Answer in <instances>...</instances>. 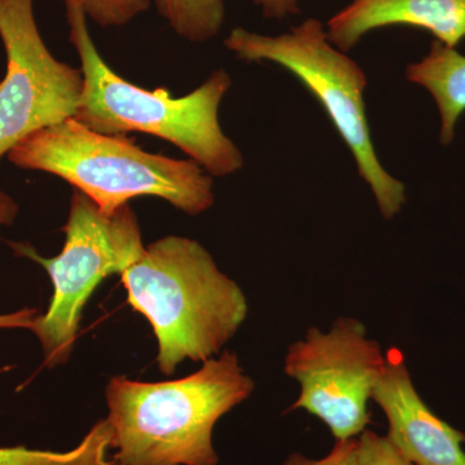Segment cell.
I'll use <instances>...</instances> for the list:
<instances>
[{
	"instance_id": "9",
	"label": "cell",
	"mask_w": 465,
	"mask_h": 465,
	"mask_svg": "<svg viewBox=\"0 0 465 465\" xmlns=\"http://www.w3.org/2000/svg\"><path fill=\"white\" fill-rule=\"evenodd\" d=\"M372 401L387 416L388 439L410 463L465 465V434L421 399L400 351H388Z\"/></svg>"
},
{
	"instance_id": "3",
	"label": "cell",
	"mask_w": 465,
	"mask_h": 465,
	"mask_svg": "<svg viewBox=\"0 0 465 465\" xmlns=\"http://www.w3.org/2000/svg\"><path fill=\"white\" fill-rule=\"evenodd\" d=\"M121 280L131 307L157 338L164 375H173L183 361L219 356L249 313L238 283L192 238L170 235L143 247Z\"/></svg>"
},
{
	"instance_id": "13",
	"label": "cell",
	"mask_w": 465,
	"mask_h": 465,
	"mask_svg": "<svg viewBox=\"0 0 465 465\" xmlns=\"http://www.w3.org/2000/svg\"><path fill=\"white\" fill-rule=\"evenodd\" d=\"M174 33L186 41H210L222 30L224 0H152Z\"/></svg>"
},
{
	"instance_id": "17",
	"label": "cell",
	"mask_w": 465,
	"mask_h": 465,
	"mask_svg": "<svg viewBox=\"0 0 465 465\" xmlns=\"http://www.w3.org/2000/svg\"><path fill=\"white\" fill-rule=\"evenodd\" d=\"M266 18L282 20L287 16L298 14L300 0H252Z\"/></svg>"
},
{
	"instance_id": "2",
	"label": "cell",
	"mask_w": 465,
	"mask_h": 465,
	"mask_svg": "<svg viewBox=\"0 0 465 465\" xmlns=\"http://www.w3.org/2000/svg\"><path fill=\"white\" fill-rule=\"evenodd\" d=\"M70 42L81 60L84 92L76 121L106 134L140 133L177 146L211 176L240 171L243 155L220 124L219 109L232 85L220 69L191 94L173 97L167 88L146 90L127 81L101 56L82 0H63Z\"/></svg>"
},
{
	"instance_id": "10",
	"label": "cell",
	"mask_w": 465,
	"mask_h": 465,
	"mask_svg": "<svg viewBox=\"0 0 465 465\" xmlns=\"http://www.w3.org/2000/svg\"><path fill=\"white\" fill-rule=\"evenodd\" d=\"M391 25L418 27L457 48L465 39V0H353L330 18L327 35L347 52L366 34Z\"/></svg>"
},
{
	"instance_id": "16",
	"label": "cell",
	"mask_w": 465,
	"mask_h": 465,
	"mask_svg": "<svg viewBox=\"0 0 465 465\" xmlns=\"http://www.w3.org/2000/svg\"><path fill=\"white\" fill-rule=\"evenodd\" d=\"M282 465H358V440H336L331 451L321 459H311L295 452L289 455Z\"/></svg>"
},
{
	"instance_id": "19",
	"label": "cell",
	"mask_w": 465,
	"mask_h": 465,
	"mask_svg": "<svg viewBox=\"0 0 465 465\" xmlns=\"http://www.w3.org/2000/svg\"><path fill=\"white\" fill-rule=\"evenodd\" d=\"M18 213L16 202L0 189V228L14 224Z\"/></svg>"
},
{
	"instance_id": "15",
	"label": "cell",
	"mask_w": 465,
	"mask_h": 465,
	"mask_svg": "<svg viewBox=\"0 0 465 465\" xmlns=\"http://www.w3.org/2000/svg\"><path fill=\"white\" fill-rule=\"evenodd\" d=\"M358 440V465H412L387 436L363 430Z\"/></svg>"
},
{
	"instance_id": "4",
	"label": "cell",
	"mask_w": 465,
	"mask_h": 465,
	"mask_svg": "<svg viewBox=\"0 0 465 465\" xmlns=\"http://www.w3.org/2000/svg\"><path fill=\"white\" fill-rule=\"evenodd\" d=\"M7 158L65 180L106 216L134 198H159L192 216L215 202L213 176L197 162L146 152L125 134H100L75 118L29 134Z\"/></svg>"
},
{
	"instance_id": "8",
	"label": "cell",
	"mask_w": 465,
	"mask_h": 465,
	"mask_svg": "<svg viewBox=\"0 0 465 465\" xmlns=\"http://www.w3.org/2000/svg\"><path fill=\"white\" fill-rule=\"evenodd\" d=\"M0 39L7 69L0 82V159L43 128L75 118L81 69L54 57L34 16V0H0Z\"/></svg>"
},
{
	"instance_id": "7",
	"label": "cell",
	"mask_w": 465,
	"mask_h": 465,
	"mask_svg": "<svg viewBox=\"0 0 465 465\" xmlns=\"http://www.w3.org/2000/svg\"><path fill=\"white\" fill-rule=\"evenodd\" d=\"M385 365L387 353L357 318H336L327 331L309 327L284 356V374L300 388L289 412L316 416L336 440L357 439L370 424L369 402Z\"/></svg>"
},
{
	"instance_id": "11",
	"label": "cell",
	"mask_w": 465,
	"mask_h": 465,
	"mask_svg": "<svg viewBox=\"0 0 465 465\" xmlns=\"http://www.w3.org/2000/svg\"><path fill=\"white\" fill-rule=\"evenodd\" d=\"M406 79L433 97L440 116V143L450 145L465 113V56L457 48L433 41L421 60L406 67Z\"/></svg>"
},
{
	"instance_id": "18",
	"label": "cell",
	"mask_w": 465,
	"mask_h": 465,
	"mask_svg": "<svg viewBox=\"0 0 465 465\" xmlns=\"http://www.w3.org/2000/svg\"><path fill=\"white\" fill-rule=\"evenodd\" d=\"M39 316L36 309H21L12 313L0 314V330H30L32 331L34 322Z\"/></svg>"
},
{
	"instance_id": "12",
	"label": "cell",
	"mask_w": 465,
	"mask_h": 465,
	"mask_svg": "<svg viewBox=\"0 0 465 465\" xmlns=\"http://www.w3.org/2000/svg\"><path fill=\"white\" fill-rule=\"evenodd\" d=\"M0 465H121L113 454L112 430L106 419L97 421L75 448L66 451L0 448Z\"/></svg>"
},
{
	"instance_id": "1",
	"label": "cell",
	"mask_w": 465,
	"mask_h": 465,
	"mask_svg": "<svg viewBox=\"0 0 465 465\" xmlns=\"http://www.w3.org/2000/svg\"><path fill=\"white\" fill-rule=\"evenodd\" d=\"M253 391L231 351L176 381L115 376L106 388L113 454L121 465H217L213 428Z\"/></svg>"
},
{
	"instance_id": "6",
	"label": "cell",
	"mask_w": 465,
	"mask_h": 465,
	"mask_svg": "<svg viewBox=\"0 0 465 465\" xmlns=\"http://www.w3.org/2000/svg\"><path fill=\"white\" fill-rule=\"evenodd\" d=\"M64 232L65 244L54 258L39 255L29 244L11 243L18 255L38 262L51 278L50 307L36 317L32 329L48 367L63 365L72 356L82 314L94 290L109 275H121L145 247L128 204L106 216L78 191L73 193Z\"/></svg>"
},
{
	"instance_id": "5",
	"label": "cell",
	"mask_w": 465,
	"mask_h": 465,
	"mask_svg": "<svg viewBox=\"0 0 465 465\" xmlns=\"http://www.w3.org/2000/svg\"><path fill=\"white\" fill-rule=\"evenodd\" d=\"M224 45L240 60L269 61L292 73L313 94L347 143L381 216L391 220L399 215L406 204V186L379 161L363 99L365 73L356 61L333 47L320 20L308 18L281 35H264L235 27Z\"/></svg>"
},
{
	"instance_id": "14",
	"label": "cell",
	"mask_w": 465,
	"mask_h": 465,
	"mask_svg": "<svg viewBox=\"0 0 465 465\" xmlns=\"http://www.w3.org/2000/svg\"><path fill=\"white\" fill-rule=\"evenodd\" d=\"M85 14L97 25L124 26L148 11L152 0H82Z\"/></svg>"
}]
</instances>
